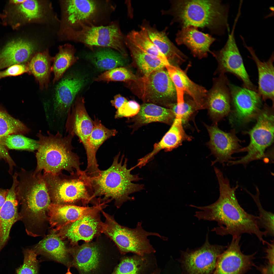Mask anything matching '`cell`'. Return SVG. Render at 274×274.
<instances>
[{
  "mask_svg": "<svg viewBox=\"0 0 274 274\" xmlns=\"http://www.w3.org/2000/svg\"><path fill=\"white\" fill-rule=\"evenodd\" d=\"M241 38L244 46L251 55L250 58L254 61L257 66L258 75L257 92L262 101L270 99L274 106V52L267 61H262L257 56L253 48L246 44L243 37Z\"/></svg>",
  "mask_w": 274,
  "mask_h": 274,
  "instance_id": "cell-22",
  "label": "cell"
},
{
  "mask_svg": "<svg viewBox=\"0 0 274 274\" xmlns=\"http://www.w3.org/2000/svg\"><path fill=\"white\" fill-rule=\"evenodd\" d=\"M79 30H72L73 39L83 44L92 51L94 47L113 48L124 56L127 55L124 38L118 25L113 23L107 26H96L82 22Z\"/></svg>",
  "mask_w": 274,
  "mask_h": 274,
  "instance_id": "cell-9",
  "label": "cell"
},
{
  "mask_svg": "<svg viewBox=\"0 0 274 274\" xmlns=\"http://www.w3.org/2000/svg\"><path fill=\"white\" fill-rule=\"evenodd\" d=\"M137 78L126 68L117 67L108 70L94 79L96 81H126Z\"/></svg>",
  "mask_w": 274,
  "mask_h": 274,
  "instance_id": "cell-42",
  "label": "cell"
},
{
  "mask_svg": "<svg viewBox=\"0 0 274 274\" xmlns=\"http://www.w3.org/2000/svg\"><path fill=\"white\" fill-rule=\"evenodd\" d=\"M93 122L94 126L90 142L93 161L94 164L97 165L96 155L98 149L106 140L115 135L117 131L115 129H110L106 128L98 119L95 118Z\"/></svg>",
  "mask_w": 274,
  "mask_h": 274,
  "instance_id": "cell-37",
  "label": "cell"
},
{
  "mask_svg": "<svg viewBox=\"0 0 274 274\" xmlns=\"http://www.w3.org/2000/svg\"><path fill=\"white\" fill-rule=\"evenodd\" d=\"M141 261L135 258H127L123 260L112 274H138L142 267Z\"/></svg>",
  "mask_w": 274,
  "mask_h": 274,
  "instance_id": "cell-45",
  "label": "cell"
},
{
  "mask_svg": "<svg viewBox=\"0 0 274 274\" xmlns=\"http://www.w3.org/2000/svg\"><path fill=\"white\" fill-rule=\"evenodd\" d=\"M66 5L67 20L72 25L90 23L98 9L97 3L93 0H69Z\"/></svg>",
  "mask_w": 274,
  "mask_h": 274,
  "instance_id": "cell-31",
  "label": "cell"
},
{
  "mask_svg": "<svg viewBox=\"0 0 274 274\" xmlns=\"http://www.w3.org/2000/svg\"><path fill=\"white\" fill-rule=\"evenodd\" d=\"M214 170L219 186V196L213 203L204 206L190 205L200 211L196 212L195 216L199 220L215 221L218 226L212 230L219 235H230L232 237L244 233L254 234L265 245L267 242L263 238L267 233L260 230L259 217L247 212L239 204L235 194L239 186L237 183L231 187L229 179L224 176L217 168Z\"/></svg>",
  "mask_w": 274,
  "mask_h": 274,
  "instance_id": "cell-1",
  "label": "cell"
},
{
  "mask_svg": "<svg viewBox=\"0 0 274 274\" xmlns=\"http://www.w3.org/2000/svg\"><path fill=\"white\" fill-rule=\"evenodd\" d=\"M3 144L8 149L33 151L37 150L39 147L38 141L20 134H13L7 136L4 139Z\"/></svg>",
  "mask_w": 274,
  "mask_h": 274,
  "instance_id": "cell-40",
  "label": "cell"
},
{
  "mask_svg": "<svg viewBox=\"0 0 274 274\" xmlns=\"http://www.w3.org/2000/svg\"><path fill=\"white\" fill-rule=\"evenodd\" d=\"M52 60L47 53H39L32 58L27 66L28 72L34 76L41 89L48 87Z\"/></svg>",
  "mask_w": 274,
  "mask_h": 274,
  "instance_id": "cell-33",
  "label": "cell"
},
{
  "mask_svg": "<svg viewBox=\"0 0 274 274\" xmlns=\"http://www.w3.org/2000/svg\"><path fill=\"white\" fill-rule=\"evenodd\" d=\"M6 17V16L5 15L0 13V18L2 19H4Z\"/></svg>",
  "mask_w": 274,
  "mask_h": 274,
  "instance_id": "cell-53",
  "label": "cell"
},
{
  "mask_svg": "<svg viewBox=\"0 0 274 274\" xmlns=\"http://www.w3.org/2000/svg\"><path fill=\"white\" fill-rule=\"evenodd\" d=\"M65 274H72L70 272V268H69L68 269L67 272Z\"/></svg>",
  "mask_w": 274,
  "mask_h": 274,
  "instance_id": "cell-54",
  "label": "cell"
},
{
  "mask_svg": "<svg viewBox=\"0 0 274 274\" xmlns=\"http://www.w3.org/2000/svg\"><path fill=\"white\" fill-rule=\"evenodd\" d=\"M68 251L73 257L71 266L81 272L88 273L98 267L100 253L98 247L95 245L86 243L68 248Z\"/></svg>",
  "mask_w": 274,
  "mask_h": 274,
  "instance_id": "cell-29",
  "label": "cell"
},
{
  "mask_svg": "<svg viewBox=\"0 0 274 274\" xmlns=\"http://www.w3.org/2000/svg\"><path fill=\"white\" fill-rule=\"evenodd\" d=\"M28 71L27 66L23 64L13 65L4 71H0V79L7 76L20 75L28 72Z\"/></svg>",
  "mask_w": 274,
  "mask_h": 274,
  "instance_id": "cell-47",
  "label": "cell"
},
{
  "mask_svg": "<svg viewBox=\"0 0 274 274\" xmlns=\"http://www.w3.org/2000/svg\"><path fill=\"white\" fill-rule=\"evenodd\" d=\"M141 27L146 31L153 43L165 56L171 65L179 67L185 61L187 57L170 40L166 32V30H158L155 26H151L144 20Z\"/></svg>",
  "mask_w": 274,
  "mask_h": 274,
  "instance_id": "cell-24",
  "label": "cell"
},
{
  "mask_svg": "<svg viewBox=\"0 0 274 274\" xmlns=\"http://www.w3.org/2000/svg\"><path fill=\"white\" fill-rule=\"evenodd\" d=\"M197 28L193 27L182 28L177 32L175 40L178 45H185L194 57L201 59L207 57L208 53L212 54L210 48L216 39Z\"/></svg>",
  "mask_w": 274,
  "mask_h": 274,
  "instance_id": "cell-21",
  "label": "cell"
},
{
  "mask_svg": "<svg viewBox=\"0 0 274 274\" xmlns=\"http://www.w3.org/2000/svg\"><path fill=\"white\" fill-rule=\"evenodd\" d=\"M233 107L230 122L242 125L255 118L261 109L262 99L257 92L230 83Z\"/></svg>",
  "mask_w": 274,
  "mask_h": 274,
  "instance_id": "cell-14",
  "label": "cell"
},
{
  "mask_svg": "<svg viewBox=\"0 0 274 274\" xmlns=\"http://www.w3.org/2000/svg\"><path fill=\"white\" fill-rule=\"evenodd\" d=\"M256 267L261 274H274V263L267 262L265 265Z\"/></svg>",
  "mask_w": 274,
  "mask_h": 274,
  "instance_id": "cell-49",
  "label": "cell"
},
{
  "mask_svg": "<svg viewBox=\"0 0 274 274\" xmlns=\"http://www.w3.org/2000/svg\"><path fill=\"white\" fill-rule=\"evenodd\" d=\"M15 15L28 21L37 19L41 16V11L38 2L35 0H26L18 5L14 10Z\"/></svg>",
  "mask_w": 274,
  "mask_h": 274,
  "instance_id": "cell-44",
  "label": "cell"
},
{
  "mask_svg": "<svg viewBox=\"0 0 274 274\" xmlns=\"http://www.w3.org/2000/svg\"><path fill=\"white\" fill-rule=\"evenodd\" d=\"M12 178V185L0 210V252L10 238V233L12 226L16 221L21 220L16 192L19 183L18 174L15 173Z\"/></svg>",
  "mask_w": 274,
  "mask_h": 274,
  "instance_id": "cell-20",
  "label": "cell"
},
{
  "mask_svg": "<svg viewBox=\"0 0 274 274\" xmlns=\"http://www.w3.org/2000/svg\"><path fill=\"white\" fill-rule=\"evenodd\" d=\"M267 247L265 249L266 256L265 258L267 262L274 263V240L270 241V243L267 242Z\"/></svg>",
  "mask_w": 274,
  "mask_h": 274,
  "instance_id": "cell-48",
  "label": "cell"
},
{
  "mask_svg": "<svg viewBox=\"0 0 274 274\" xmlns=\"http://www.w3.org/2000/svg\"><path fill=\"white\" fill-rule=\"evenodd\" d=\"M29 130L22 122L12 117L5 110L0 108V157L4 160L10 155L8 149L3 144L4 138L13 134L23 135Z\"/></svg>",
  "mask_w": 274,
  "mask_h": 274,
  "instance_id": "cell-32",
  "label": "cell"
},
{
  "mask_svg": "<svg viewBox=\"0 0 274 274\" xmlns=\"http://www.w3.org/2000/svg\"><path fill=\"white\" fill-rule=\"evenodd\" d=\"M237 21H235L230 33L224 47L212 54L218 64L215 74L231 73L241 80L243 87L257 91L256 87L251 81L244 66L242 56L236 42L234 31Z\"/></svg>",
  "mask_w": 274,
  "mask_h": 274,
  "instance_id": "cell-10",
  "label": "cell"
},
{
  "mask_svg": "<svg viewBox=\"0 0 274 274\" xmlns=\"http://www.w3.org/2000/svg\"><path fill=\"white\" fill-rule=\"evenodd\" d=\"M39 147L36 153L37 166L35 173L43 170L45 174L59 175L62 170L73 174L81 170L82 164L77 155L72 151L73 136L63 137L59 132L37 134Z\"/></svg>",
  "mask_w": 274,
  "mask_h": 274,
  "instance_id": "cell-4",
  "label": "cell"
},
{
  "mask_svg": "<svg viewBox=\"0 0 274 274\" xmlns=\"http://www.w3.org/2000/svg\"><path fill=\"white\" fill-rule=\"evenodd\" d=\"M102 212L106 218L102 233L114 242L122 254L131 252L142 256L155 251L147 238L148 236H156L166 239L158 233L145 231L142 227V222H138L135 228L131 229L121 226L112 216Z\"/></svg>",
  "mask_w": 274,
  "mask_h": 274,
  "instance_id": "cell-7",
  "label": "cell"
},
{
  "mask_svg": "<svg viewBox=\"0 0 274 274\" xmlns=\"http://www.w3.org/2000/svg\"></svg>",
  "mask_w": 274,
  "mask_h": 274,
  "instance_id": "cell-55",
  "label": "cell"
},
{
  "mask_svg": "<svg viewBox=\"0 0 274 274\" xmlns=\"http://www.w3.org/2000/svg\"><path fill=\"white\" fill-rule=\"evenodd\" d=\"M92 51L88 57L100 70L108 71L125 64V57L110 48L99 47Z\"/></svg>",
  "mask_w": 274,
  "mask_h": 274,
  "instance_id": "cell-34",
  "label": "cell"
},
{
  "mask_svg": "<svg viewBox=\"0 0 274 274\" xmlns=\"http://www.w3.org/2000/svg\"><path fill=\"white\" fill-rule=\"evenodd\" d=\"M78 59L75 56L74 49L72 47L61 49L55 57L51 67V71L54 74V83L58 80Z\"/></svg>",
  "mask_w": 274,
  "mask_h": 274,
  "instance_id": "cell-38",
  "label": "cell"
},
{
  "mask_svg": "<svg viewBox=\"0 0 274 274\" xmlns=\"http://www.w3.org/2000/svg\"><path fill=\"white\" fill-rule=\"evenodd\" d=\"M132 89L145 103H151L166 108L177 101L175 86L164 68L155 71L132 80Z\"/></svg>",
  "mask_w": 274,
  "mask_h": 274,
  "instance_id": "cell-8",
  "label": "cell"
},
{
  "mask_svg": "<svg viewBox=\"0 0 274 274\" xmlns=\"http://www.w3.org/2000/svg\"><path fill=\"white\" fill-rule=\"evenodd\" d=\"M131 126L136 128L153 122H160L172 125L175 117L170 109L151 103H145L140 106L138 113L132 117Z\"/></svg>",
  "mask_w": 274,
  "mask_h": 274,
  "instance_id": "cell-28",
  "label": "cell"
},
{
  "mask_svg": "<svg viewBox=\"0 0 274 274\" xmlns=\"http://www.w3.org/2000/svg\"></svg>",
  "mask_w": 274,
  "mask_h": 274,
  "instance_id": "cell-56",
  "label": "cell"
},
{
  "mask_svg": "<svg viewBox=\"0 0 274 274\" xmlns=\"http://www.w3.org/2000/svg\"><path fill=\"white\" fill-rule=\"evenodd\" d=\"M9 190L0 188V210L5 201Z\"/></svg>",
  "mask_w": 274,
  "mask_h": 274,
  "instance_id": "cell-51",
  "label": "cell"
},
{
  "mask_svg": "<svg viewBox=\"0 0 274 274\" xmlns=\"http://www.w3.org/2000/svg\"><path fill=\"white\" fill-rule=\"evenodd\" d=\"M256 193L253 195L247 192L251 196L256 203L259 212L258 222L260 228H264L267 233V236H274V214L270 212L265 210L262 207L259 198L260 192L256 187Z\"/></svg>",
  "mask_w": 274,
  "mask_h": 274,
  "instance_id": "cell-41",
  "label": "cell"
},
{
  "mask_svg": "<svg viewBox=\"0 0 274 274\" xmlns=\"http://www.w3.org/2000/svg\"><path fill=\"white\" fill-rule=\"evenodd\" d=\"M255 125L251 129L243 133L250 138L249 144L242 148L240 152H247L245 156L237 160H232L228 163L229 166L242 164L246 167L253 161L264 159L269 156L265 152L267 148L270 146L274 140V107H270L265 103L256 116Z\"/></svg>",
  "mask_w": 274,
  "mask_h": 274,
  "instance_id": "cell-6",
  "label": "cell"
},
{
  "mask_svg": "<svg viewBox=\"0 0 274 274\" xmlns=\"http://www.w3.org/2000/svg\"><path fill=\"white\" fill-rule=\"evenodd\" d=\"M241 236L232 237L230 243L220 255L213 274H244L253 266L256 253L246 255L241 251Z\"/></svg>",
  "mask_w": 274,
  "mask_h": 274,
  "instance_id": "cell-15",
  "label": "cell"
},
{
  "mask_svg": "<svg viewBox=\"0 0 274 274\" xmlns=\"http://www.w3.org/2000/svg\"><path fill=\"white\" fill-rule=\"evenodd\" d=\"M44 176L52 203L73 205L80 203L85 205L97 202L90 178L85 170H81L63 178L58 175L45 174Z\"/></svg>",
  "mask_w": 274,
  "mask_h": 274,
  "instance_id": "cell-5",
  "label": "cell"
},
{
  "mask_svg": "<svg viewBox=\"0 0 274 274\" xmlns=\"http://www.w3.org/2000/svg\"><path fill=\"white\" fill-rule=\"evenodd\" d=\"M38 255L41 254L64 264L71 266L68 248L57 234L47 235L33 249Z\"/></svg>",
  "mask_w": 274,
  "mask_h": 274,
  "instance_id": "cell-27",
  "label": "cell"
},
{
  "mask_svg": "<svg viewBox=\"0 0 274 274\" xmlns=\"http://www.w3.org/2000/svg\"><path fill=\"white\" fill-rule=\"evenodd\" d=\"M24 259L23 264L16 270V274H38V255L33 249L23 250Z\"/></svg>",
  "mask_w": 274,
  "mask_h": 274,
  "instance_id": "cell-43",
  "label": "cell"
},
{
  "mask_svg": "<svg viewBox=\"0 0 274 274\" xmlns=\"http://www.w3.org/2000/svg\"><path fill=\"white\" fill-rule=\"evenodd\" d=\"M230 83L225 74H221L214 78L213 86L208 91L206 108L215 124H217L231 111Z\"/></svg>",
  "mask_w": 274,
  "mask_h": 274,
  "instance_id": "cell-17",
  "label": "cell"
},
{
  "mask_svg": "<svg viewBox=\"0 0 274 274\" xmlns=\"http://www.w3.org/2000/svg\"><path fill=\"white\" fill-rule=\"evenodd\" d=\"M25 0H11L9 1L10 3L18 5L24 2Z\"/></svg>",
  "mask_w": 274,
  "mask_h": 274,
  "instance_id": "cell-52",
  "label": "cell"
},
{
  "mask_svg": "<svg viewBox=\"0 0 274 274\" xmlns=\"http://www.w3.org/2000/svg\"><path fill=\"white\" fill-rule=\"evenodd\" d=\"M227 246L212 245L208 234L201 247L182 252L181 262L187 274H211L214 272L220 255Z\"/></svg>",
  "mask_w": 274,
  "mask_h": 274,
  "instance_id": "cell-11",
  "label": "cell"
},
{
  "mask_svg": "<svg viewBox=\"0 0 274 274\" xmlns=\"http://www.w3.org/2000/svg\"><path fill=\"white\" fill-rule=\"evenodd\" d=\"M204 125L210 138L207 145L216 158L212 162V164L217 162L224 164L225 162L235 159L236 158L233 157V155L240 152L242 148L235 130L233 129L227 132L220 129L217 124L211 126L204 124Z\"/></svg>",
  "mask_w": 274,
  "mask_h": 274,
  "instance_id": "cell-16",
  "label": "cell"
},
{
  "mask_svg": "<svg viewBox=\"0 0 274 274\" xmlns=\"http://www.w3.org/2000/svg\"><path fill=\"white\" fill-rule=\"evenodd\" d=\"M33 50L32 44L22 39L9 41L0 50V69L26 62Z\"/></svg>",
  "mask_w": 274,
  "mask_h": 274,
  "instance_id": "cell-26",
  "label": "cell"
},
{
  "mask_svg": "<svg viewBox=\"0 0 274 274\" xmlns=\"http://www.w3.org/2000/svg\"><path fill=\"white\" fill-rule=\"evenodd\" d=\"M104 205H96L78 219L63 227L57 234L62 240L67 238L73 246L77 245L80 240L87 242L91 241L102 233L103 223L99 219L98 213Z\"/></svg>",
  "mask_w": 274,
  "mask_h": 274,
  "instance_id": "cell-13",
  "label": "cell"
},
{
  "mask_svg": "<svg viewBox=\"0 0 274 274\" xmlns=\"http://www.w3.org/2000/svg\"><path fill=\"white\" fill-rule=\"evenodd\" d=\"M171 125L161 140L154 145L152 151L145 156L146 160L150 161L162 149L171 151L180 146L183 141L192 140L191 137L185 132L180 119L175 117Z\"/></svg>",
  "mask_w": 274,
  "mask_h": 274,
  "instance_id": "cell-30",
  "label": "cell"
},
{
  "mask_svg": "<svg viewBox=\"0 0 274 274\" xmlns=\"http://www.w3.org/2000/svg\"><path fill=\"white\" fill-rule=\"evenodd\" d=\"M91 207L52 203L48 208L47 220L54 231H58L68 224L75 221L93 209Z\"/></svg>",
  "mask_w": 274,
  "mask_h": 274,
  "instance_id": "cell-25",
  "label": "cell"
},
{
  "mask_svg": "<svg viewBox=\"0 0 274 274\" xmlns=\"http://www.w3.org/2000/svg\"><path fill=\"white\" fill-rule=\"evenodd\" d=\"M127 101V99L125 97L120 94H118L114 96V99L111 101V103L112 105L117 110L125 102Z\"/></svg>",
  "mask_w": 274,
  "mask_h": 274,
  "instance_id": "cell-50",
  "label": "cell"
},
{
  "mask_svg": "<svg viewBox=\"0 0 274 274\" xmlns=\"http://www.w3.org/2000/svg\"><path fill=\"white\" fill-rule=\"evenodd\" d=\"M165 67L176 90L182 91L190 96L199 110L206 109L208 91L205 88L192 81L179 67L170 65H166Z\"/></svg>",
  "mask_w": 274,
  "mask_h": 274,
  "instance_id": "cell-23",
  "label": "cell"
},
{
  "mask_svg": "<svg viewBox=\"0 0 274 274\" xmlns=\"http://www.w3.org/2000/svg\"><path fill=\"white\" fill-rule=\"evenodd\" d=\"M140 106L136 101L133 100L125 102L116 112L115 118L132 117L139 111Z\"/></svg>",
  "mask_w": 274,
  "mask_h": 274,
  "instance_id": "cell-46",
  "label": "cell"
},
{
  "mask_svg": "<svg viewBox=\"0 0 274 274\" xmlns=\"http://www.w3.org/2000/svg\"><path fill=\"white\" fill-rule=\"evenodd\" d=\"M170 8L162 10V13L173 16L170 24L178 23L182 28H206L211 33L220 36L229 30V4L223 3L221 0H170Z\"/></svg>",
  "mask_w": 274,
  "mask_h": 274,
  "instance_id": "cell-2",
  "label": "cell"
},
{
  "mask_svg": "<svg viewBox=\"0 0 274 274\" xmlns=\"http://www.w3.org/2000/svg\"><path fill=\"white\" fill-rule=\"evenodd\" d=\"M167 108L173 111L175 117L181 119L183 125H186L193 114L199 110L192 99L185 100L184 97H177V102L169 105Z\"/></svg>",
  "mask_w": 274,
  "mask_h": 274,
  "instance_id": "cell-39",
  "label": "cell"
},
{
  "mask_svg": "<svg viewBox=\"0 0 274 274\" xmlns=\"http://www.w3.org/2000/svg\"><path fill=\"white\" fill-rule=\"evenodd\" d=\"M87 79L77 75H71L63 79L55 89L54 112L61 117L68 112L77 93L84 85Z\"/></svg>",
  "mask_w": 274,
  "mask_h": 274,
  "instance_id": "cell-19",
  "label": "cell"
},
{
  "mask_svg": "<svg viewBox=\"0 0 274 274\" xmlns=\"http://www.w3.org/2000/svg\"><path fill=\"white\" fill-rule=\"evenodd\" d=\"M120 152L114 157L111 166L107 169L100 170L97 177H90L93 189L94 196L101 203H106L114 200L115 205L120 207L124 202L134 200L129 195L144 189V185L133 182L141 179L138 175L132 174L131 171L134 167L127 168V159L125 158L123 164V158L120 161Z\"/></svg>",
  "mask_w": 274,
  "mask_h": 274,
  "instance_id": "cell-3",
  "label": "cell"
},
{
  "mask_svg": "<svg viewBox=\"0 0 274 274\" xmlns=\"http://www.w3.org/2000/svg\"><path fill=\"white\" fill-rule=\"evenodd\" d=\"M124 42L144 76H147L155 71L165 67L166 65L164 63L143 51L126 37L124 38Z\"/></svg>",
  "mask_w": 274,
  "mask_h": 274,
  "instance_id": "cell-35",
  "label": "cell"
},
{
  "mask_svg": "<svg viewBox=\"0 0 274 274\" xmlns=\"http://www.w3.org/2000/svg\"><path fill=\"white\" fill-rule=\"evenodd\" d=\"M18 174L19 179L16 189L21 206H49L52 203L45 180L38 173L30 174L22 169Z\"/></svg>",
  "mask_w": 274,
  "mask_h": 274,
  "instance_id": "cell-12",
  "label": "cell"
},
{
  "mask_svg": "<svg viewBox=\"0 0 274 274\" xmlns=\"http://www.w3.org/2000/svg\"><path fill=\"white\" fill-rule=\"evenodd\" d=\"M93 126V121L85 109L83 98L78 97L71 114H68L66 127L69 134L77 136L82 143L86 152L87 162L89 163L93 161L90 139Z\"/></svg>",
  "mask_w": 274,
  "mask_h": 274,
  "instance_id": "cell-18",
  "label": "cell"
},
{
  "mask_svg": "<svg viewBox=\"0 0 274 274\" xmlns=\"http://www.w3.org/2000/svg\"><path fill=\"white\" fill-rule=\"evenodd\" d=\"M140 27V30H132L126 37L133 44L146 54L159 60L166 66L170 65L165 56L150 39L145 29Z\"/></svg>",
  "mask_w": 274,
  "mask_h": 274,
  "instance_id": "cell-36",
  "label": "cell"
}]
</instances>
